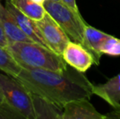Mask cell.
I'll return each instance as SVG.
<instances>
[{"label": "cell", "mask_w": 120, "mask_h": 119, "mask_svg": "<svg viewBox=\"0 0 120 119\" xmlns=\"http://www.w3.org/2000/svg\"><path fill=\"white\" fill-rule=\"evenodd\" d=\"M14 78L30 93L43 97L61 108L71 100H89L93 95L94 85L83 73L70 65L62 72L21 68Z\"/></svg>", "instance_id": "6da1fadb"}, {"label": "cell", "mask_w": 120, "mask_h": 119, "mask_svg": "<svg viewBox=\"0 0 120 119\" xmlns=\"http://www.w3.org/2000/svg\"><path fill=\"white\" fill-rule=\"evenodd\" d=\"M7 48L21 68L62 72L68 66L60 55L34 42L11 43Z\"/></svg>", "instance_id": "7a4b0ae2"}, {"label": "cell", "mask_w": 120, "mask_h": 119, "mask_svg": "<svg viewBox=\"0 0 120 119\" xmlns=\"http://www.w3.org/2000/svg\"><path fill=\"white\" fill-rule=\"evenodd\" d=\"M43 5L46 12L64 30L70 41L79 43L85 48L84 31L87 24L80 13L73 11L61 1L45 0Z\"/></svg>", "instance_id": "3957f363"}, {"label": "cell", "mask_w": 120, "mask_h": 119, "mask_svg": "<svg viewBox=\"0 0 120 119\" xmlns=\"http://www.w3.org/2000/svg\"><path fill=\"white\" fill-rule=\"evenodd\" d=\"M0 93L4 103L24 119H34L30 92L8 74L0 73Z\"/></svg>", "instance_id": "277c9868"}, {"label": "cell", "mask_w": 120, "mask_h": 119, "mask_svg": "<svg viewBox=\"0 0 120 119\" xmlns=\"http://www.w3.org/2000/svg\"><path fill=\"white\" fill-rule=\"evenodd\" d=\"M35 24L47 47L61 56L65 47L70 41L64 30L48 13L41 20L35 21Z\"/></svg>", "instance_id": "5b68a950"}, {"label": "cell", "mask_w": 120, "mask_h": 119, "mask_svg": "<svg viewBox=\"0 0 120 119\" xmlns=\"http://www.w3.org/2000/svg\"><path fill=\"white\" fill-rule=\"evenodd\" d=\"M63 60L68 65L76 70L85 73L94 64L92 55L81 44L70 41L61 54Z\"/></svg>", "instance_id": "8992f818"}, {"label": "cell", "mask_w": 120, "mask_h": 119, "mask_svg": "<svg viewBox=\"0 0 120 119\" xmlns=\"http://www.w3.org/2000/svg\"><path fill=\"white\" fill-rule=\"evenodd\" d=\"M62 119H105L89 102L88 99L74 100L63 107Z\"/></svg>", "instance_id": "52a82bcc"}, {"label": "cell", "mask_w": 120, "mask_h": 119, "mask_svg": "<svg viewBox=\"0 0 120 119\" xmlns=\"http://www.w3.org/2000/svg\"><path fill=\"white\" fill-rule=\"evenodd\" d=\"M5 7L8 10L10 13L13 16L15 21H16L17 25L21 29V31L28 37L30 39H31L33 42L37 43H39L43 46L47 47L45 42L43 41L39 31L35 24V21L29 18L23 13H21L18 9H16V7H14L11 3V2L7 1L5 3ZM50 49V48H49Z\"/></svg>", "instance_id": "ba28073f"}, {"label": "cell", "mask_w": 120, "mask_h": 119, "mask_svg": "<svg viewBox=\"0 0 120 119\" xmlns=\"http://www.w3.org/2000/svg\"><path fill=\"white\" fill-rule=\"evenodd\" d=\"M0 26L8 43L16 42H33L21 31L13 16L0 3Z\"/></svg>", "instance_id": "9c48e42d"}, {"label": "cell", "mask_w": 120, "mask_h": 119, "mask_svg": "<svg viewBox=\"0 0 120 119\" xmlns=\"http://www.w3.org/2000/svg\"><path fill=\"white\" fill-rule=\"evenodd\" d=\"M30 95L34 119H62L63 108L38 95Z\"/></svg>", "instance_id": "30bf717a"}, {"label": "cell", "mask_w": 120, "mask_h": 119, "mask_svg": "<svg viewBox=\"0 0 120 119\" xmlns=\"http://www.w3.org/2000/svg\"><path fill=\"white\" fill-rule=\"evenodd\" d=\"M93 95L102 98L114 108L120 105V73L103 84L93 87Z\"/></svg>", "instance_id": "8fae6325"}, {"label": "cell", "mask_w": 120, "mask_h": 119, "mask_svg": "<svg viewBox=\"0 0 120 119\" xmlns=\"http://www.w3.org/2000/svg\"><path fill=\"white\" fill-rule=\"evenodd\" d=\"M109 36V34L96 28L86 25L84 31V40H85V48L92 56L94 64L99 65L100 60L102 55L100 53V48L105 42V40Z\"/></svg>", "instance_id": "7c38bea8"}, {"label": "cell", "mask_w": 120, "mask_h": 119, "mask_svg": "<svg viewBox=\"0 0 120 119\" xmlns=\"http://www.w3.org/2000/svg\"><path fill=\"white\" fill-rule=\"evenodd\" d=\"M11 2V3L21 13H23L29 18L34 21L41 20L46 14L43 5L34 3L31 0H7Z\"/></svg>", "instance_id": "4fadbf2b"}, {"label": "cell", "mask_w": 120, "mask_h": 119, "mask_svg": "<svg viewBox=\"0 0 120 119\" xmlns=\"http://www.w3.org/2000/svg\"><path fill=\"white\" fill-rule=\"evenodd\" d=\"M21 70V67L16 63L7 47L0 46V71L16 78Z\"/></svg>", "instance_id": "5bb4252c"}, {"label": "cell", "mask_w": 120, "mask_h": 119, "mask_svg": "<svg viewBox=\"0 0 120 119\" xmlns=\"http://www.w3.org/2000/svg\"><path fill=\"white\" fill-rule=\"evenodd\" d=\"M100 53L108 56H120V39L109 35L101 45Z\"/></svg>", "instance_id": "9a60e30c"}, {"label": "cell", "mask_w": 120, "mask_h": 119, "mask_svg": "<svg viewBox=\"0 0 120 119\" xmlns=\"http://www.w3.org/2000/svg\"><path fill=\"white\" fill-rule=\"evenodd\" d=\"M0 119H24L8 105H0Z\"/></svg>", "instance_id": "2e32d148"}, {"label": "cell", "mask_w": 120, "mask_h": 119, "mask_svg": "<svg viewBox=\"0 0 120 119\" xmlns=\"http://www.w3.org/2000/svg\"><path fill=\"white\" fill-rule=\"evenodd\" d=\"M105 119H120V105L114 108L113 111L105 115Z\"/></svg>", "instance_id": "e0dca14e"}, {"label": "cell", "mask_w": 120, "mask_h": 119, "mask_svg": "<svg viewBox=\"0 0 120 119\" xmlns=\"http://www.w3.org/2000/svg\"><path fill=\"white\" fill-rule=\"evenodd\" d=\"M63 3H65L66 6H68L69 7H70L73 11H74L77 13H80L78 8L77 3H76V0H60Z\"/></svg>", "instance_id": "ac0fdd59"}, {"label": "cell", "mask_w": 120, "mask_h": 119, "mask_svg": "<svg viewBox=\"0 0 120 119\" xmlns=\"http://www.w3.org/2000/svg\"><path fill=\"white\" fill-rule=\"evenodd\" d=\"M8 45V40H7L6 36H5L1 26H0V46L7 47Z\"/></svg>", "instance_id": "d6986e66"}, {"label": "cell", "mask_w": 120, "mask_h": 119, "mask_svg": "<svg viewBox=\"0 0 120 119\" xmlns=\"http://www.w3.org/2000/svg\"><path fill=\"white\" fill-rule=\"evenodd\" d=\"M32 2H34V3H38V4H43V3H44L45 0H31Z\"/></svg>", "instance_id": "ffe728a7"}, {"label": "cell", "mask_w": 120, "mask_h": 119, "mask_svg": "<svg viewBox=\"0 0 120 119\" xmlns=\"http://www.w3.org/2000/svg\"><path fill=\"white\" fill-rule=\"evenodd\" d=\"M0 105H7L6 104L4 103V100H3V96H2L1 93H0Z\"/></svg>", "instance_id": "44dd1931"}, {"label": "cell", "mask_w": 120, "mask_h": 119, "mask_svg": "<svg viewBox=\"0 0 120 119\" xmlns=\"http://www.w3.org/2000/svg\"><path fill=\"white\" fill-rule=\"evenodd\" d=\"M53 1H60V0H53Z\"/></svg>", "instance_id": "7402d4cb"}, {"label": "cell", "mask_w": 120, "mask_h": 119, "mask_svg": "<svg viewBox=\"0 0 120 119\" xmlns=\"http://www.w3.org/2000/svg\"><path fill=\"white\" fill-rule=\"evenodd\" d=\"M0 1H1V0H0Z\"/></svg>", "instance_id": "603a6c76"}]
</instances>
